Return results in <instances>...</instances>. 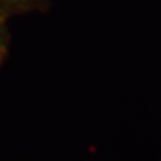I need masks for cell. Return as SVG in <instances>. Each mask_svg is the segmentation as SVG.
<instances>
[{
    "label": "cell",
    "instance_id": "1",
    "mask_svg": "<svg viewBox=\"0 0 161 161\" xmlns=\"http://www.w3.org/2000/svg\"><path fill=\"white\" fill-rule=\"evenodd\" d=\"M48 2L50 0H0V15L8 19L15 15L43 11Z\"/></svg>",
    "mask_w": 161,
    "mask_h": 161
},
{
    "label": "cell",
    "instance_id": "2",
    "mask_svg": "<svg viewBox=\"0 0 161 161\" xmlns=\"http://www.w3.org/2000/svg\"><path fill=\"white\" fill-rule=\"evenodd\" d=\"M9 32L7 28V19L0 15V67L6 62L9 50Z\"/></svg>",
    "mask_w": 161,
    "mask_h": 161
}]
</instances>
